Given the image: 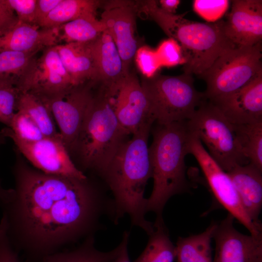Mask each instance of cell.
<instances>
[{
    "label": "cell",
    "mask_w": 262,
    "mask_h": 262,
    "mask_svg": "<svg viewBox=\"0 0 262 262\" xmlns=\"http://www.w3.org/2000/svg\"><path fill=\"white\" fill-rule=\"evenodd\" d=\"M58 27L44 29L17 21L0 31V52L6 50L37 53L57 45Z\"/></svg>",
    "instance_id": "18"
},
{
    "label": "cell",
    "mask_w": 262,
    "mask_h": 262,
    "mask_svg": "<svg viewBox=\"0 0 262 262\" xmlns=\"http://www.w3.org/2000/svg\"><path fill=\"white\" fill-rule=\"evenodd\" d=\"M4 136H13L26 142H33L46 137L33 120L25 113L17 111L9 127L2 130Z\"/></svg>",
    "instance_id": "30"
},
{
    "label": "cell",
    "mask_w": 262,
    "mask_h": 262,
    "mask_svg": "<svg viewBox=\"0 0 262 262\" xmlns=\"http://www.w3.org/2000/svg\"><path fill=\"white\" fill-rule=\"evenodd\" d=\"M58 27V42L87 43L98 38L106 31L104 24L96 14L83 16Z\"/></svg>",
    "instance_id": "25"
},
{
    "label": "cell",
    "mask_w": 262,
    "mask_h": 262,
    "mask_svg": "<svg viewBox=\"0 0 262 262\" xmlns=\"http://www.w3.org/2000/svg\"><path fill=\"white\" fill-rule=\"evenodd\" d=\"M232 126L242 154L262 170V120Z\"/></svg>",
    "instance_id": "28"
},
{
    "label": "cell",
    "mask_w": 262,
    "mask_h": 262,
    "mask_svg": "<svg viewBox=\"0 0 262 262\" xmlns=\"http://www.w3.org/2000/svg\"><path fill=\"white\" fill-rule=\"evenodd\" d=\"M17 20L16 14L6 0H0V31L11 26Z\"/></svg>",
    "instance_id": "37"
},
{
    "label": "cell",
    "mask_w": 262,
    "mask_h": 262,
    "mask_svg": "<svg viewBox=\"0 0 262 262\" xmlns=\"http://www.w3.org/2000/svg\"><path fill=\"white\" fill-rule=\"evenodd\" d=\"M149 147L153 186L147 198L146 212H153L156 220L163 219V212L173 196L190 191L185 157L188 153L191 134L187 121L166 124L156 123L152 130Z\"/></svg>",
    "instance_id": "3"
},
{
    "label": "cell",
    "mask_w": 262,
    "mask_h": 262,
    "mask_svg": "<svg viewBox=\"0 0 262 262\" xmlns=\"http://www.w3.org/2000/svg\"><path fill=\"white\" fill-rule=\"evenodd\" d=\"M130 135L120 124L101 84L94 91L70 156L81 171H91L100 178Z\"/></svg>",
    "instance_id": "4"
},
{
    "label": "cell",
    "mask_w": 262,
    "mask_h": 262,
    "mask_svg": "<svg viewBox=\"0 0 262 262\" xmlns=\"http://www.w3.org/2000/svg\"><path fill=\"white\" fill-rule=\"evenodd\" d=\"M217 223L200 233L179 237L176 243L177 262H213L211 242Z\"/></svg>",
    "instance_id": "23"
},
{
    "label": "cell",
    "mask_w": 262,
    "mask_h": 262,
    "mask_svg": "<svg viewBox=\"0 0 262 262\" xmlns=\"http://www.w3.org/2000/svg\"><path fill=\"white\" fill-rule=\"evenodd\" d=\"M227 173L245 213L254 223L262 226L259 217L262 207V170L249 162Z\"/></svg>",
    "instance_id": "19"
},
{
    "label": "cell",
    "mask_w": 262,
    "mask_h": 262,
    "mask_svg": "<svg viewBox=\"0 0 262 262\" xmlns=\"http://www.w3.org/2000/svg\"><path fill=\"white\" fill-rule=\"evenodd\" d=\"M62 0H37L35 10V23L40 26L52 10Z\"/></svg>",
    "instance_id": "36"
},
{
    "label": "cell",
    "mask_w": 262,
    "mask_h": 262,
    "mask_svg": "<svg viewBox=\"0 0 262 262\" xmlns=\"http://www.w3.org/2000/svg\"><path fill=\"white\" fill-rule=\"evenodd\" d=\"M101 3L95 0H62L39 27L55 28L83 16L97 14Z\"/></svg>",
    "instance_id": "26"
},
{
    "label": "cell",
    "mask_w": 262,
    "mask_h": 262,
    "mask_svg": "<svg viewBox=\"0 0 262 262\" xmlns=\"http://www.w3.org/2000/svg\"><path fill=\"white\" fill-rule=\"evenodd\" d=\"M192 75L158 74L143 77L141 82L156 123L166 124L189 120L206 100L204 93L195 88Z\"/></svg>",
    "instance_id": "6"
},
{
    "label": "cell",
    "mask_w": 262,
    "mask_h": 262,
    "mask_svg": "<svg viewBox=\"0 0 262 262\" xmlns=\"http://www.w3.org/2000/svg\"><path fill=\"white\" fill-rule=\"evenodd\" d=\"M158 2L159 7L165 13L175 14L180 1L179 0H160Z\"/></svg>",
    "instance_id": "39"
},
{
    "label": "cell",
    "mask_w": 262,
    "mask_h": 262,
    "mask_svg": "<svg viewBox=\"0 0 262 262\" xmlns=\"http://www.w3.org/2000/svg\"><path fill=\"white\" fill-rule=\"evenodd\" d=\"M122 237L124 238V244L119 254L113 260L112 262H131L129 259L128 245L129 241L130 232L125 231Z\"/></svg>",
    "instance_id": "38"
},
{
    "label": "cell",
    "mask_w": 262,
    "mask_h": 262,
    "mask_svg": "<svg viewBox=\"0 0 262 262\" xmlns=\"http://www.w3.org/2000/svg\"><path fill=\"white\" fill-rule=\"evenodd\" d=\"M137 8L135 2L112 0L106 2L100 20L106 32L115 42L122 60L124 73L127 76L138 49L135 37V18Z\"/></svg>",
    "instance_id": "14"
},
{
    "label": "cell",
    "mask_w": 262,
    "mask_h": 262,
    "mask_svg": "<svg viewBox=\"0 0 262 262\" xmlns=\"http://www.w3.org/2000/svg\"><path fill=\"white\" fill-rule=\"evenodd\" d=\"M18 151L37 169L53 175L83 179V172L76 166L61 138L45 137L33 142H26L13 136Z\"/></svg>",
    "instance_id": "13"
},
{
    "label": "cell",
    "mask_w": 262,
    "mask_h": 262,
    "mask_svg": "<svg viewBox=\"0 0 262 262\" xmlns=\"http://www.w3.org/2000/svg\"><path fill=\"white\" fill-rule=\"evenodd\" d=\"M191 132L188 153L197 161L214 198L228 213L246 228L250 234L262 235V226L254 223L245 213L227 172L209 155L196 134Z\"/></svg>",
    "instance_id": "9"
},
{
    "label": "cell",
    "mask_w": 262,
    "mask_h": 262,
    "mask_svg": "<svg viewBox=\"0 0 262 262\" xmlns=\"http://www.w3.org/2000/svg\"><path fill=\"white\" fill-rule=\"evenodd\" d=\"M124 242L122 237L117 246L110 251L103 252L95 247L94 236H91L75 248L47 255L35 262H112L121 250Z\"/></svg>",
    "instance_id": "22"
},
{
    "label": "cell",
    "mask_w": 262,
    "mask_h": 262,
    "mask_svg": "<svg viewBox=\"0 0 262 262\" xmlns=\"http://www.w3.org/2000/svg\"><path fill=\"white\" fill-rule=\"evenodd\" d=\"M6 1L16 14L19 21L36 25L35 10L37 0H6Z\"/></svg>",
    "instance_id": "35"
},
{
    "label": "cell",
    "mask_w": 262,
    "mask_h": 262,
    "mask_svg": "<svg viewBox=\"0 0 262 262\" xmlns=\"http://www.w3.org/2000/svg\"><path fill=\"white\" fill-rule=\"evenodd\" d=\"M15 187L1 204L7 233L26 262H35L94 236L105 216L115 222L113 197L92 178L49 175L17 161Z\"/></svg>",
    "instance_id": "1"
},
{
    "label": "cell",
    "mask_w": 262,
    "mask_h": 262,
    "mask_svg": "<svg viewBox=\"0 0 262 262\" xmlns=\"http://www.w3.org/2000/svg\"><path fill=\"white\" fill-rule=\"evenodd\" d=\"M95 60L98 82L110 88L117 84L126 76L123 64L113 39L105 31L91 42Z\"/></svg>",
    "instance_id": "21"
},
{
    "label": "cell",
    "mask_w": 262,
    "mask_h": 262,
    "mask_svg": "<svg viewBox=\"0 0 262 262\" xmlns=\"http://www.w3.org/2000/svg\"><path fill=\"white\" fill-rule=\"evenodd\" d=\"M36 53L6 50L0 52V78L16 81L25 72Z\"/></svg>",
    "instance_id": "29"
},
{
    "label": "cell",
    "mask_w": 262,
    "mask_h": 262,
    "mask_svg": "<svg viewBox=\"0 0 262 262\" xmlns=\"http://www.w3.org/2000/svg\"><path fill=\"white\" fill-rule=\"evenodd\" d=\"M13 79L0 78V122L9 127L17 112L20 92Z\"/></svg>",
    "instance_id": "31"
},
{
    "label": "cell",
    "mask_w": 262,
    "mask_h": 262,
    "mask_svg": "<svg viewBox=\"0 0 262 262\" xmlns=\"http://www.w3.org/2000/svg\"><path fill=\"white\" fill-rule=\"evenodd\" d=\"M234 219L228 213L217 223L213 237L215 244L213 262H262V235L240 232L233 225Z\"/></svg>",
    "instance_id": "15"
},
{
    "label": "cell",
    "mask_w": 262,
    "mask_h": 262,
    "mask_svg": "<svg viewBox=\"0 0 262 262\" xmlns=\"http://www.w3.org/2000/svg\"><path fill=\"white\" fill-rule=\"evenodd\" d=\"M223 30L226 37L237 46H252L262 42V1H232Z\"/></svg>",
    "instance_id": "16"
},
{
    "label": "cell",
    "mask_w": 262,
    "mask_h": 262,
    "mask_svg": "<svg viewBox=\"0 0 262 262\" xmlns=\"http://www.w3.org/2000/svg\"><path fill=\"white\" fill-rule=\"evenodd\" d=\"M154 229L148 235L147 246L133 262H174L176 246L172 242L164 220H156Z\"/></svg>",
    "instance_id": "24"
},
{
    "label": "cell",
    "mask_w": 262,
    "mask_h": 262,
    "mask_svg": "<svg viewBox=\"0 0 262 262\" xmlns=\"http://www.w3.org/2000/svg\"><path fill=\"white\" fill-rule=\"evenodd\" d=\"M55 48L74 86L90 81L98 83L91 42L57 44Z\"/></svg>",
    "instance_id": "20"
},
{
    "label": "cell",
    "mask_w": 262,
    "mask_h": 262,
    "mask_svg": "<svg viewBox=\"0 0 262 262\" xmlns=\"http://www.w3.org/2000/svg\"><path fill=\"white\" fill-rule=\"evenodd\" d=\"M140 9L180 45L186 59L184 73L200 76L225 51L235 46L225 36L224 20L200 23L183 15L164 12L156 0L144 1Z\"/></svg>",
    "instance_id": "5"
},
{
    "label": "cell",
    "mask_w": 262,
    "mask_h": 262,
    "mask_svg": "<svg viewBox=\"0 0 262 262\" xmlns=\"http://www.w3.org/2000/svg\"><path fill=\"white\" fill-rule=\"evenodd\" d=\"M187 124L226 172L249 163L241 151L232 125L211 102L205 100L187 120Z\"/></svg>",
    "instance_id": "8"
},
{
    "label": "cell",
    "mask_w": 262,
    "mask_h": 262,
    "mask_svg": "<svg viewBox=\"0 0 262 262\" xmlns=\"http://www.w3.org/2000/svg\"><path fill=\"white\" fill-rule=\"evenodd\" d=\"M16 109L28 115L45 137L61 138L59 132L56 131L51 112L36 96L27 92L20 93Z\"/></svg>",
    "instance_id": "27"
},
{
    "label": "cell",
    "mask_w": 262,
    "mask_h": 262,
    "mask_svg": "<svg viewBox=\"0 0 262 262\" xmlns=\"http://www.w3.org/2000/svg\"><path fill=\"white\" fill-rule=\"evenodd\" d=\"M104 87L120 124L130 135L146 123L155 122L141 82L133 74L130 72L113 87Z\"/></svg>",
    "instance_id": "12"
},
{
    "label": "cell",
    "mask_w": 262,
    "mask_h": 262,
    "mask_svg": "<svg viewBox=\"0 0 262 262\" xmlns=\"http://www.w3.org/2000/svg\"><path fill=\"white\" fill-rule=\"evenodd\" d=\"M134 59L138 68L146 78L154 76L161 67L155 49L148 46L139 48Z\"/></svg>",
    "instance_id": "34"
},
{
    "label": "cell",
    "mask_w": 262,
    "mask_h": 262,
    "mask_svg": "<svg viewBox=\"0 0 262 262\" xmlns=\"http://www.w3.org/2000/svg\"><path fill=\"white\" fill-rule=\"evenodd\" d=\"M13 191L12 189H5L0 184V204L6 203L10 199Z\"/></svg>",
    "instance_id": "40"
},
{
    "label": "cell",
    "mask_w": 262,
    "mask_h": 262,
    "mask_svg": "<svg viewBox=\"0 0 262 262\" xmlns=\"http://www.w3.org/2000/svg\"><path fill=\"white\" fill-rule=\"evenodd\" d=\"M2 135L0 134V145L1 144H2V142H3V137H2Z\"/></svg>",
    "instance_id": "41"
},
{
    "label": "cell",
    "mask_w": 262,
    "mask_h": 262,
    "mask_svg": "<svg viewBox=\"0 0 262 262\" xmlns=\"http://www.w3.org/2000/svg\"><path fill=\"white\" fill-rule=\"evenodd\" d=\"M96 83L93 81L88 82L73 86L61 94L39 98L48 107L56 121L61 140L69 154L80 131Z\"/></svg>",
    "instance_id": "10"
},
{
    "label": "cell",
    "mask_w": 262,
    "mask_h": 262,
    "mask_svg": "<svg viewBox=\"0 0 262 262\" xmlns=\"http://www.w3.org/2000/svg\"><path fill=\"white\" fill-rule=\"evenodd\" d=\"M16 85L20 93H30L40 98L61 94L74 86L55 45L44 49L39 57L33 59Z\"/></svg>",
    "instance_id": "11"
},
{
    "label": "cell",
    "mask_w": 262,
    "mask_h": 262,
    "mask_svg": "<svg viewBox=\"0 0 262 262\" xmlns=\"http://www.w3.org/2000/svg\"><path fill=\"white\" fill-rule=\"evenodd\" d=\"M211 102L232 125L262 120V74L236 92Z\"/></svg>",
    "instance_id": "17"
},
{
    "label": "cell",
    "mask_w": 262,
    "mask_h": 262,
    "mask_svg": "<svg viewBox=\"0 0 262 262\" xmlns=\"http://www.w3.org/2000/svg\"><path fill=\"white\" fill-rule=\"evenodd\" d=\"M229 1L196 0L194 1V9L202 18L210 22L218 21L226 13Z\"/></svg>",
    "instance_id": "33"
},
{
    "label": "cell",
    "mask_w": 262,
    "mask_h": 262,
    "mask_svg": "<svg viewBox=\"0 0 262 262\" xmlns=\"http://www.w3.org/2000/svg\"><path fill=\"white\" fill-rule=\"evenodd\" d=\"M262 42L225 51L199 76L206 83V99L217 100L246 85L262 74Z\"/></svg>",
    "instance_id": "7"
},
{
    "label": "cell",
    "mask_w": 262,
    "mask_h": 262,
    "mask_svg": "<svg viewBox=\"0 0 262 262\" xmlns=\"http://www.w3.org/2000/svg\"><path fill=\"white\" fill-rule=\"evenodd\" d=\"M155 51L161 66L170 67L186 63L181 47L172 38L163 41Z\"/></svg>",
    "instance_id": "32"
},
{
    "label": "cell",
    "mask_w": 262,
    "mask_h": 262,
    "mask_svg": "<svg viewBox=\"0 0 262 262\" xmlns=\"http://www.w3.org/2000/svg\"><path fill=\"white\" fill-rule=\"evenodd\" d=\"M154 123L144 124L120 146L100 177L113 196L116 224L127 214L132 226L140 228L148 235L154 226L145 218L144 192L148 180L152 178L148 139Z\"/></svg>",
    "instance_id": "2"
}]
</instances>
